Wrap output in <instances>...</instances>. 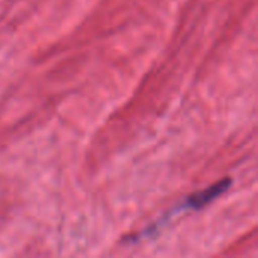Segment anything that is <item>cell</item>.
I'll return each mask as SVG.
<instances>
[{"label":"cell","instance_id":"6da1fadb","mask_svg":"<svg viewBox=\"0 0 258 258\" xmlns=\"http://www.w3.org/2000/svg\"><path fill=\"white\" fill-rule=\"evenodd\" d=\"M230 186H231V178H222V180L213 183L212 186H209V187H206V189H203V190H200V192L190 195V197L186 200V203H184V206H183L181 209L200 210V209L206 207L207 204L213 203V201H215L218 197H221L224 192H227Z\"/></svg>","mask_w":258,"mask_h":258}]
</instances>
